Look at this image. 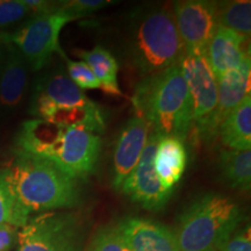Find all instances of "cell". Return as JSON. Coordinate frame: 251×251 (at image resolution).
<instances>
[{"mask_svg": "<svg viewBox=\"0 0 251 251\" xmlns=\"http://www.w3.org/2000/svg\"><path fill=\"white\" fill-rule=\"evenodd\" d=\"M67 61V69L69 78L76 84L77 87H79L81 91L84 90H96L100 89L99 80L94 76L93 71L86 64L85 62L79 61L75 62L70 61L69 58H65Z\"/></svg>", "mask_w": 251, "mask_h": 251, "instance_id": "23", "label": "cell"}, {"mask_svg": "<svg viewBox=\"0 0 251 251\" xmlns=\"http://www.w3.org/2000/svg\"><path fill=\"white\" fill-rule=\"evenodd\" d=\"M250 56L242 62L240 67L226 72L216 78L218 80V105L208 128L207 142H211L218 136V129L221 122L227 118L236 106L250 94Z\"/></svg>", "mask_w": 251, "mask_h": 251, "instance_id": "12", "label": "cell"}, {"mask_svg": "<svg viewBox=\"0 0 251 251\" xmlns=\"http://www.w3.org/2000/svg\"><path fill=\"white\" fill-rule=\"evenodd\" d=\"M216 20L219 26L249 39L251 31V2L244 0L216 2Z\"/></svg>", "mask_w": 251, "mask_h": 251, "instance_id": "21", "label": "cell"}, {"mask_svg": "<svg viewBox=\"0 0 251 251\" xmlns=\"http://www.w3.org/2000/svg\"><path fill=\"white\" fill-rule=\"evenodd\" d=\"M206 59L213 74L219 78L234 70L250 56L248 39L222 26H216L206 49Z\"/></svg>", "mask_w": 251, "mask_h": 251, "instance_id": "14", "label": "cell"}, {"mask_svg": "<svg viewBox=\"0 0 251 251\" xmlns=\"http://www.w3.org/2000/svg\"><path fill=\"white\" fill-rule=\"evenodd\" d=\"M14 200L6 180L5 170H0V225L11 224L13 215Z\"/></svg>", "mask_w": 251, "mask_h": 251, "instance_id": "26", "label": "cell"}, {"mask_svg": "<svg viewBox=\"0 0 251 251\" xmlns=\"http://www.w3.org/2000/svg\"><path fill=\"white\" fill-rule=\"evenodd\" d=\"M161 137L152 128L139 163L119 190L148 211L162 209L174 192L163 187L153 166L157 144Z\"/></svg>", "mask_w": 251, "mask_h": 251, "instance_id": "9", "label": "cell"}, {"mask_svg": "<svg viewBox=\"0 0 251 251\" xmlns=\"http://www.w3.org/2000/svg\"><path fill=\"white\" fill-rule=\"evenodd\" d=\"M219 170L229 187L249 191L251 187V151L224 149L219 153Z\"/></svg>", "mask_w": 251, "mask_h": 251, "instance_id": "20", "label": "cell"}, {"mask_svg": "<svg viewBox=\"0 0 251 251\" xmlns=\"http://www.w3.org/2000/svg\"><path fill=\"white\" fill-rule=\"evenodd\" d=\"M174 17L186 54L206 55L209 40L214 33L216 2L208 0H186L174 5Z\"/></svg>", "mask_w": 251, "mask_h": 251, "instance_id": "10", "label": "cell"}, {"mask_svg": "<svg viewBox=\"0 0 251 251\" xmlns=\"http://www.w3.org/2000/svg\"><path fill=\"white\" fill-rule=\"evenodd\" d=\"M75 20L77 18L68 13L62 6L55 7L30 19L17 33L9 36V42L17 47L34 71H39L55 52L67 58L59 47V36L63 28Z\"/></svg>", "mask_w": 251, "mask_h": 251, "instance_id": "7", "label": "cell"}, {"mask_svg": "<svg viewBox=\"0 0 251 251\" xmlns=\"http://www.w3.org/2000/svg\"><path fill=\"white\" fill-rule=\"evenodd\" d=\"M128 58L143 77L180 64L186 55L170 8L158 7L139 13L130 23Z\"/></svg>", "mask_w": 251, "mask_h": 251, "instance_id": "4", "label": "cell"}, {"mask_svg": "<svg viewBox=\"0 0 251 251\" xmlns=\"http://www.w3.org/2000/svg\"><path fill=\"white\" fill-rule=\"evenodd\" d=\"M180 68L193 103V128L198 137L207 142L209 124L218 105V80L205 55L186 54Z\"/></svg>", "mask_w": 251, "mask_h": 251, "instance_id": "8", "label": "cell"}, {"mask_svg": "<svg viewBox=\"0 0 251 251\" xmlns=\"http://www.w3.org/2000/svg\"><path fill=\"white\" fill-rule=\"evenodd\" d=\"M18 246L19 251H81L84 226L74 213L45 212L20 228Z\"/></svg>", "mask_w": 251, "mask_h": 251, "instance_id": "6", "label": "cell"}, {"mask_svg": "<svg viewBox=\"0 0 251 251\" xmlns=\"http://www.w3.org/2000/svg\"><path fill=\"white\" fill-rule=\"evenodd\" d=\"M187 163L184 143L175 137H161L157 144L153 166L165 190L174 191L183 177Z\"/></svg>", "mask_w": 251, "mask_h": 251, "instance_id": "15", "label": "cell"}, {"mask_svg": "<svg viewBox=\"0 0 251 251\" xmlns=\"http://www.w3.org/2000/svg\"><path fill=\"white\" fill-rule=\"evenodd\" d=\"M34 98L45 99L59 106L79 108H94L99 106L87 98L85 93L63 72H55L40 80Z\"/></svg>", "mask_w": 251, "mask_h": 251, "instance_id": "16", "label": "cell"}, {"mask_svg": "<svg viewBox=\"0 0 251 251\" xmlns=\"http://www.w3.org/2000/svg\"><path fill=\"white\" fill-rule=\"evenodd\" d=\"M152 127L148 121L134 117L122 128L113 157V186L120 190L122 183L139 163Z\"/></svg>", "mask_w": 251, "mask_h": 251, "instance_id": "11", "label": "cell"}, {"mask_svg": "<svg viewBox=\"0 0 251 251\" xmlns=\"http://www.w3.org/2000/svg\"><path fill=\"white\" fill-rule=\"evenodd\" d=\"M220 251H251L250 226L235 231Z\"/></svg>", "mask_w": 251, "mask_h": 251, "instance_id": "27", "label": "cell"}, {"mask_svg": "<svg viewBox=\"0 0 251 251\" xmlns=\"http://www.w3.org/2000/svg\"><path fill=\"white\" fill-rule=\"evenodd\" d=\"M218 136L227 149L238 151L251 149V94H248L221 122Z\"/></svg>", "mask_w": 251, "mask_h": 251, "instance_id": "17", "label": "cell"}, {"mask_svg": "<svg viewBox=\"0 0 251 251\" xmlns=\"http://www.w3.org/2000/svg\"><path fill=\"white\" fill-rule=\"evenodd\" d=\"M14 200L11 225L24 227L31 213L71 208L80 200V187L51 162L17 150L15 161L4 169Z\"/></svg>", "mask_w": 251, "mask_h": 251, "instance_id": "1", "label": "cell"}, {"mask_svg": "<svg viewBox=\"0 0 251 251\" xmlns=\"http://www.w3.org/2000/svg\"><path fill=\"white\" fill-rule=\"evenodd\" d=\"M27 87L26 61L19 50L8 48V56L0 77V103L4 107H17Z\"/></svg>", "mask_w": 251, "mask_h": 251, "instance_id": "18", "label": "cell"}, {"mask_svg": "<svg viewBox=\"0 0 251 251\" xmlns=\"http://www.w3.org/2000/svg\"><path fill=\"white\" fill-rule=\"evenodd\" d=\"M74 54L91 68L103 92L113 96H122L118 81L119 65L111 51L101 46H97L91 50H75Z\"/></svg>", "mask_w": 251, "mask_h": 251, "instance_id": "19", "label": "cell"}, {"mask_svg": "<svg viewBox=\"0 0 251 251\" xmlns=\"http://www.w3.org/2000/svg\"><path fill=\"white\" fill-rule=\"evenodd\" d=\"M242 220V211L231 198L207 193L181 213L175 235L180 251H220Z\"/></svg>", "mask_w": 251, "mask_h": 251, "instance_id": "5", "label": "cell"}, {"mask_svg": "<svg viewBox=\"0 0 251 251\" xmlns=\"http://www.w3.org/2000/svg\"><path fill=\"white\" fill-rule=\"evenodd\" d=\"M29 12H31L30 8L25 4V0L0 1V27L17 23Z\"/></svg>", "mask_w": 251, "mask_h": 251, "instance_id": "24", "label": "cell"}, {"mask_svg": "<svg viewBox=\"0 0 251 251\" xmlns=\"http://www.w3.org/2000/svg\"><path fill=\"white\" fill-rule=\"evenodd\" d=\"M17 146L19 150L47 159L79 180L96 169L101 139L85 127H67L33 119L23 125Z\"/></svg>", "mask_w": 251, "mask_h": 251, "instance_id": "2", "label": "cell"}, {"mask_svg": "<svg viewBox=\"0 0 251 251\" xmlns=\"http://www.w3.org/2000/svg\"><path fill=\"white\" fill-rule=\"evenodd\" d=\"M136 117L148 121L162 137L181 142L193 128V103L180 64L144 77L133 97Z\"/></svg>", "mask_w": 251, "mask_h": 251, "instance_id": "3", "label": "cell"}, {"mask_svg": "<svg viewBox=\"0 0 251 251\" xmlns=\"http://www.w3.org/2000/svg\"><path fill=\"white\" fill-rule=\"evenodd\" d=\"M19 228L11 224L0 225V251H7L18 243Z\"/></svg>", "mask_w": 251, "mask_h": 251, "instance_id": "28", "label": "cell"}, {"mask_svg": "<svg viewBox=\"0 0 251 251\" xmlns=\"http://www.w3.org/2000/svg\"><path fill=\"white\" fill-rule=\"evenodd\" d=\"M117 227L131 251H180L175 231L158 222L126 218Z\"/></svg>", "mask_w": 251, "mask_h": 251, "instance_id": "13", "label": "cell"}, {"mask_svg": "<svg viewBox=\"0 0 251 251\" xmlns=\"http://www.w3.org/2000/svg\"><path fill=\"white\" fill-rule=\"evenodd\" d=\"M89 251H131L117 226L102 227L90 243Z\"/></svg>", "mask_w": 251, "mask_h": 251, "instance_id": "22", "label": "cell"}, {"mask_svg": "<svg viewBox=\"0 0 251 251\" xmlns=\"http://www.w3.org/2000/svg\"><path fill=\"white\" fill-rule=\"evenodd\" d=\"M111 4H113V1H109V0H72V1L64 2L62 7L68 13L77 19H80L81 17L94 13Z\"/></svg>", "mask_w": 251, "mask_h": 251, "instance_id": "25", "label": "cell"}]
</instances>
